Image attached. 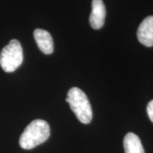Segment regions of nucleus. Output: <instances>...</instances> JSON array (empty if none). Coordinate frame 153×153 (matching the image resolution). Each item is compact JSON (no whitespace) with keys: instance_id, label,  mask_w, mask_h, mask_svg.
Returning a JSON list of instances; mask_svg holds the SVG:
<instances>
[{"instance_id":"nucleus-4","label":"nucleus","mask_w":153,"mask_h":153,"mask_svg":"<svg viewBox=\"0 0 153 153\" xmlns=\"http://www.w3.org/2000/svg\"><path fill=\"white\" fill-rule=\"evenodd\" d=\"M137 36L143 45L147 47L153 46V16L146 17L140 24Z\"/></svg>"},{"instance_id":"nucleus-8","label":"nucleus","mask_w":153,"mask_h":153,"mask_svg":"<svg viewBox=\"0 0 153 153\" xmlns=\"http://www.w3.org/2000/svg\"><path fill=\"white\" fill-rule=\"evenodd\" d=\"M147 112L151 121L153 123V100L150 101L148 103V107H147Z\"/></svg>"},{"instance_id":"nucleus-6","label":"nucleus","mask_w":153,"mask_h":153,"mask_svg":"<svg viewBox=\"0 0 153 153\" xmlns=\"http://www.w3.org/2000/svg\"><path fill=\"white\" fill-rule=\"evenodd\" d=\"M33 36L38 47L44 54L49 55L54 51L53 38L47 30L37 28L34 30Z\"/></svg>"},{"instance_id":"nucleus-5","label":"nucleus","mask_w":153,"mask_h":153,"mask_svg":"<svg viewBox=\"0 0 153 153\" xmlns=\"http://www.w3.org/2000/svg\"><path fill=\"white\" fill-rule=\"evenodd\" d=\"M89 23L94 29H99L104 26L106 16V7L103 0H93Z\"/></svg>"},{"instance_id":"nucleus-7","label":"nucleus","mask_w":153,"mask_h":153,"mask_svg":"<svg viewBox=\"0 0 153 153\" xmlns=\"http://www.w3.org/2000/svg\"><path fill=\"white\" fill-rule=\"evenodd\" d=\"M125 153H145L140 139L133 133H128L123 140Z\"/></svg>"},{"instance_id":"nucleus-2","label":"nucleus","mask_w":153,"mask_h":153,"mask_svg":"<svg viewBox=\"0 0 153 153\" xmlns=\"http://www.w3.org/2000/svg\"><path fill=\"white\" fill-rule=\"evenodd\" d=\"M66 101L76 118L84 124L89 123L92 120V109L85 93L77 87H72L68 93Z\"/></svg>"},{"instance_id":"nucleus-1","label":"nucleus","mask_w":153,"mask_h":153,"mask_svg":"<svg viewBox=\"0 0 153 153\" xmlns=\"http://www.w3.org/2000/svg\"><path fill=\"white\" fill-rule=\"evenodd\" d=\"M50 134L51 129L46 121L41 119L34 120L22 133L19 138V145L23 149L30 150L45 143Z\"/></svg>"},{"instance_id":"nucleus-3","label":"nucleus","mask_w":153,"mask_h":153,"mask_svg":"<svg viewBox=\"0 0 153 153\" xmlns=\"http://www.w3.org/2000/svg\"><path fill=\"white\" fill-rule=\"evenodd\" d=\"M23 60L22 45L16 39L10 41L0 53V65L6 72H14L22 64Z\"/></svg>"}]
</instances>
